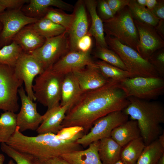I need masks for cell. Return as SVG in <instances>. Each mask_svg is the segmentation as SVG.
<instances>
[{
	"label": "cell",
	"mask_w": 164,
	"mask_h": 164,
	"mask_svg": "<svg viewBox=\"0 0 164 164\" xmlns=\"http://www.w3.org/2000/svg\"><path fill=\"white\" fill-rule=\"evenodd\" d=\"M129 103L118 81H111L100 88L83 93L67 111L62 127H80L86 134L97 120L113 112L123 111Z\"/></svg>",
	"instance_id": "cell-1"
},
{
	"label": "cell",
	"mask_w": 164,
	"mask_h": 164,
	"mask_svg": "<svg viewBox=\"0 0 164 164\" xmlns=\"http://www.w3.org/2000/svg\"><path fill=\"white\" fill-rule=\"evenodd\" d=\"M84 134L81 132L69 139L62 140L52 133L28 136L23 134L17 126L16 130L6 143L12 147L29 154L42 162L75 151L83 149L77 140Z\"/></svg>",
	"instance_id": "cell-2"
},
{
	"label": "cell",
	"mask_w": 164,
	"mask_h": 164,
	"mask_svg": "<svg viewBox=\"0 0 164 164\" xmlns=\"http://www.w3.org/2000/svg\"><path fill=\"white\" fill-rule=\"evenodd\" d=\"M127 98L129 103L123 111L131 119L137 121L141 137L147 145L163 132L161 125L164 123V107L158 101Z\"/></svg>",
	"instance_id": "cell-3"
},
{
	"label": "cell",
	"mask_w": 164,
	"mask_h": 164,
	"mask_svg": "<svg viewBox=\"0 0 164 164\" xmlns=\"http://www.w3.org/2000/svg\"><path fill=\"white\" fill-rule=\"evenodd\" d=\"M103 22L106 36L116 38L137 51L139 41L138 32L128 6L113 18Z\"/></svg>",
	"instance_id": "cell-4"
},
{
	"label": "cell",
	"mask_w": 164,
	"mask_h": 164,
	"mask_svg": "<svg viewBox=\"0 0 164 164\" xmlns=\"http://www.w3.org/2000/svg\"><path fill=\"white\" fill-rule=\"evenodd\" d=\"M105 38L108 47L118 55L127 70L134 77H160L148 60L136 50L113 37L106 36Z\"/></svg>",
	"instance_id": "cell-5"
},
{
	"label": "cell",
	"mask_w": 164,
	"mask_h": 164,
	"mask_svg": "<svg viewBox=\"0 0 164 164\" xmlns=\"http://www.w3.org/2000/svg\"><path fill=\"white\" fill-rule=\"evenodd\" d=\"M63 77L50 67L35 80L32 90L36 101L47 107V110L60 104Z\"/></svg>",
	"instance_id": "cell-6"
},
{
	"label": "cell",
	"mask_w": 164,
	"mask_h": 164,
	"mask_svg": "<svg viewBox=\"0 0 164 164\" xmlns=\"http://www.w3.org/2000/svg\"><path fill=\"white\" fill-rule=\"evenodd\" d=\"M118 84L127 98L151 101L162 95L164 91V80L160 77H128L119 81Z\"/></svg>",
	"instance_id": "cell-7"
},
{
	"label": "cell",
	"mask_w": 164,
	"mask_h": 164,
	"mask_svg": "<svg viewBox=\"0 0 164 164\" xmlns=\"http://www.w3.org/2000/svg\"><path fill=\"white\" fill-rule=\"evenodd\" d=\"M23 83L13 67L0 64V110L18 111V91Z\"/></svg>",
	"instance_id": "cell-8"
},
{
	"label": "cell",
	"mask_w": 164,
	"mask_h": 164,
	"mask_svg": "<svg viewBox=\"0 0 164 164\" xmlns=\"http://www.w3.org/2000/svg\"><path fill=\"white\" fill-rule=\"evenodd\" d=\"M128 117L123 111L110 113L95 121L90 131L78 139L77 142L86 147L94 142L110 137L113 130L128 121Z\"/></svg>",
	"instance_id": "cell-9"
},
{
	"label": "cell",
	"mask_w": 164,
	"mask_h": 164,
	"mask_svg": "<svg viewBox=\"0 0 164 164\" xmlns=\"http://www.w3.org/2000/svg\"><path fill=\"white\" fill-rule=\"evenodd\" d=\"M70 51L68 33L46 39L43 44L31 53L42 63L44 69L51 67L61 57Z\"/></svg>",
	"instance_id": "cell-10"
},
{
	"label": "cell",
	"mask_w": 164,
	"mask_h": 164,
	"mask_svg": "<svg viewBox=\"0 0 164 164\" xmlns=\"http://www.w3.org/2000/svg\"><path fill=\"white\" fill-rule=\"evenodd\" d=\"M39 18L29 17L21 10L7 9L0 12L2 26L0 32V48L9 44L14 36L24 27L36 22Z\"/></svg>",
	"instance_id": "cell-11"
},
{
	"label": "cell",
	"mask_w": 164,
	"mask_h": 164,
	"mask_svg": "<svg viewBox=\"0 0 164 164\" xmlns=\"http://www.w3.org/2000/svg\"><path fill=\"white\" fill-rule=\"evenodd\" d=\"M15 73L24 83L27 95L36 101L32 90L35 77L45 71L40 62L32 54L23 52L13 67Z\"/></svg>",
	"instance_id": "cell-12"
},
{
	"label": "cell",
	"mask_w": 164,
	"mask_h": 164,
	"mask_svg": "<svg viewBox=\"0 0 164 164\" xmlns=\"http://www.w3.org/2000/svg\"><path fill=\"white\" fill-rule=\"evenodd\" d=\"M134 21L139 37L137 51L148 60L154 53L164 48V39L154 27L134 19Z\"/></svg>",
	"instance_id": "cell-13"
},
{
	"label": "cell",
	"mask_w": 164,
	"mask_h": 164,
	"mask_svg": "<svg viewBox=\"0 0 164 164\" xmlns=\"http://www.w3.org/2000/svg\"><path fill=\"white\" fill-rule=\"evenodd\" d=\"M18 93L21 106L17 114V126L22 132L27 130H36L42 121V115L37 111L36 103L27 95L22 86L19 88Z\"/></svg>",
	"instance_id": "cell-14"
},
{
	"label": "cell",
	"mask_w": 164,
	"mask_h": 164,
	"mask_svg": "<svg viewBox=\"0 0 164 164\" xmlns=\"http://www.w3.org/2000/svg\"><path fill=\"white\" fill-rule=\"evenodd\" d=\"M90 52L78 50L70 51L62 56L51 67L54 71L62 75L83 69L88 66H95Z\"/></svg>",
	"instance_id": "cell-15"
},
{
	"label": "cell",
	"mask_w": 164,
	"mask_h": 164,
	"mask_svg": "<svg viewBox=\"0 0 164 164\" xmlns=\"http://www.w3.org/2000/svg\"><path fill=\"white\" fill-rule=\"evenodd\" d=\"M86 9L84 1H78L73 13V19L68 32L70 51H76L77 42L88 33V22Z\"/></svg>",
	"instance_id": "cell-16"
},
{
	"label": "cell",
	"mask_w": 164,
	"mask_h": 164,
	"mask_svg": "<svg viewBox=\"0 0 164 164\" xmlns=\"http://www.w3.org/2000/svg\"><path fill=\"white\" fill-rule=\"evenodd\" d=\"M73 73L82 93L100 88L111 81L102 75L97 66L87 67Z\"/></svg>",
	"instance_id": "cell-17"
},
{
	"label": "cell",
	"mask_w": 164,
	"mask_h": 164,
	"mask_svg": "<svg viewBox=\"0 0 164 164\" xmlns=\"http://www.w3.org/2000/svg\"><path fill=\"white\" fill-rule=\"evenodd\" d=\"M69 108V105L60 104L47 110L42 115V122L36 130L38 134L50 133L56 134L63 128L62 122Z\"/></svg>",
	"instance_id": "cell-18"
},
{
	"label": "cell",
	"mask_w": 164,
	"mask_h": 164,
	"mask_svg": "<svg viewBox=\"0 0 164 164\" xmlns=\"http://www.w3.org/2000/svg\"><path fill=\"white\" fill-rule=\"evenodd\" d=\"M51 6L67 11L73 8L72 5L61 0H31L21 10L28 16L40 19L44 17Z\"/></svg>",
	"instance_id": "cell-19"
},
{
	"label": "cell",
	"mask_w": 164,
	"mask_h": 164,
	"mask_svg": "<svg viewBox=\"0 0 164 164\" xmlns=\"http://www.w3.org/2000/svg\"><path fill=\"white\" fill-rule=\"evenodd\" d=\"M84 2L91 20V25L87 33L94 37L97 47L108 48L104 36L103 22L97 11V1L85 0Z\"/></svg>",
	"instance_id": "cell-20"
},
{
	"label": "cell",
	"mask_w": 164,
	"mask_h": 164,
	"mask_svg": "<svg viewBox=\"0 0 164 164\" xmlns=\"http://www.w3.org/2000/svg\"><path fill=\"white\" fill-rule=\"evenodd\" d=\"M99 141L94 142L84 150L71 152L60 157L69 164H103L98 152Z\"/></svg>",
	"instance_id": "cell-21"
},
{
	"label": "cell",
	"mask_w": 164,
	"mask_h": 164,
	"mask_svg": "<svg viewBox=\"0 0 164 164\" xmlns=\"http://www.w3.org/2000/svg\"><path fill=\"white\" fill-rule=\"evenodd\" d=\"M46 39L28 25L22 28L13 37L24 52L31 53L44 43Z\"/></svg>",
	"instance_id": "cell-22"
},
{
	"label": "cell",
	"mask_w": 164,
	"mask_h": 164,
	"mask_svg": "<svg viewBox=\"0 0 164 164\" xmlns=\"http://www.w3.org/2000/svg\"><path fill=\"white\" fill-rule=\"evenodd\" d=\"M82 93L73 73L63 76L61 87L60 105H69L70 108L77 101Z\"/></svg>",
	"instance_id": "cell-23"
},
{
	"label": "cell",
	"mask_w": 164,
	"mask_h": 164,
	"mask_svg": "<svg viewBox=\"0 0 164 164\" xmlns=\"http://www.w3.org/2000/svg\"><path fill=\"white\" fill-rule=\"evenodd\" d=\"M141 137L137 122L131 119L118 125L112 131L111 137L122 147Z\"/></svg>",
	"instance_id": "cell-24"
},
{
	"label": "cell",
	"mask_w": 164,
	"mask_h": 164,
	"mask_svg": "<svg viewBox=\"0 0 164 164\" xmlns=\"http://www.w3.org/2000/svg\"><path fill=\"white\" fill-rule=\"evenodd\" d=\"M122 148L111 137L99 141L98 152L103 164H114L120 159Z\"/></svg>",
	"instance_id": "cell-25"
},
{
	"label": "cell",
	"mask_w": 164,
	"mask_h": 164,
	"mask_svg": "<svg viewBox=\"0 0 164 164\" xmlns=\"http://www.w3.org/2000/svg\"><path fill=\"white\" fill-rule=\"evenodd\" d=\"M28 26L46 39L60 35L67 31L63 27L44 17Z\"/></svg>",
	"instance_id": "cell-26"
},
{
	"label": "cell",
	"mask_w": 164,
	"mask_h": 164,
	"mask_svg": "<svg viewBox=\"0 0 164 164\" xmlns=\"http://www.w3.org/2000/svg\"><path fill=\"white\" fill-rule=\"evenodd\" d=\"M145 146L141 137L132 140L122 148L120 159L128 164H135Z\"/></svg>",
	"instance_id": "cell-27"
},
{
	"label": "cell",
	"mask_w": 164,
	"mask_h": 164,
	"mask_svg": "<svg viewBox=\"0 0 164 164\" xmlns=\"http://www.w3.org/2000/svg\"><path fill=\"white\" fill-rule=\"evenodd\" d=\"M17 114L5 111L0 116V143H6L14 133L17 127Z\"/></svg>",
	"instance_id": "cell-28"
},
{
	"label": "cell",
	"mask_w": 164,
	"mask_h": 164,
	"mask_svg": "<svg viewBox=\"0 0 164 164\" xmlns=\"http://www.w3.org/2000/svg\"><path fill=\"white\" fill-rule=\"evenodd\" d=\"M164 155V147L158 139L145 146L135 164H155Z\"/></svg>",
	"instance_id": "cell-29"
},
{
	"label": "cell",
	"mask_w": 164,
	"mask_h": 164,
	"mask_svg": "<svg viewBox=\"0 0 164 164\" xmlns=\"http://www.w3.org/2000/svg\"><path fill=\"white\" fill-rule=\"evenodd\" d=\"M128 6L134 19L154 27L157 24L159 19L146 7L139 5L136 0H130Z\"/></svg>",
	"instance_id": "cell-30"
},
{
	"label": "cell",
	"mask_w": 164,
	"mask_h": 164,
	"mask_svg": "<svg viewBox=\"0 0 164 164\" xmlns=\"http://www.w3.org/2000/svg\"><path fill=\"white\" fill-rule=\"evenodd\" d=\"M23 52L20 46L12 41L0 49V64L13 68Z\"/></svg>",
	"instance_id": "cell-31"
},
{
	"label": "cell",
	"mask_w": 164,
	"mask_h": 164,
	"mask_svg": "<svg viewBox=\"0 0 164 164\" xmlns=\"http://www.w3.org/2000/svg\"><path fill=\"white\" fill-rule=\"evenodd\" d=\"M102 75L106 79L114 81H119L125 78L134 77L127 70L99 60L95 62Z\"/></svg>",
	"instance_id": "cell-32"
},
{
	"label": "cell",
	"mask_w": 164,
	"mask_h": 164,
	"mask_svg": "<svg viewBox=\"0 0 164 164\" xmlns=\"http://www.w3.org/2000/svg\"><path fill=\"white\" fill-rule=\"evenodd\" d=\"M2 151L15 161L16 164H43V162L29 154L18 150L5 143H1Z\"/></svg>",
	"instance_id": "cell-33"
},
{
	"label": "cell",
	"mask_w": 164,
	"mask_h": 164,
	"mask_svg": "<svg viewBox=\"0 0 164 164\" xmlns=\"http://www.w3.org/2000/svg\"><path fill=\"white\" fill-rule=\"evenodd\" d=\"M43 17L63 27L68 32L73 19L74 14H67L61 10L50 8Z\"/></svg>",
	"instance_id": "cell-34"
},
{
	"label": "cell",
	"mask_w": 164,
	"mask_h": 164,
	"mask_svg": "<svg viewBox=\"0 0 164 164\" xmlns=\"http://www.w3.org/2000/svg\"><path fill=\"white\" fill-rule=\"evenodd\" d=\"M96 47L94 52L95 57L110 65L127 70L121 59L114 51L107 48L97 46Z\"/></svg>",
	"instance_id": "cell-35"
},
{
	"label": "cell",
	"mask_w": 164,
	"mask_h": 164,
	"mask_svg": "<svg viewBox=\"0 0 164 164\" xmlns=\"http://www.w3.org/2000/svg\"><path fill=\"white\" fill-rule=\"evenodd\" d=\"M155 69L159 76L164 77V48L154 53L148 60Z\"/></svg>",
	"instance_id": "cell-36"
},
{
	"label": "cell",
	"mask_w": 164,
	"mask_h": 164,
	"mask_svg": "<svg viewBox=\"0 0 164 164\" xmlns=\"http://www.w3.org/2000/svg\"><path fill=\"white\" fill-rule=\"evenodd\" d=\"M81 132H84L83 129L80 127H63L56 135L58 138L62 140H67L71 138Z\"/></svg>",
	"instance_id": "cell-37"
},
{
	"label": "cell",
	"mask_w": 164,
	"mask_h": 164,
	"mask_svg": "<svg viewBox=\"0 0 164 164\" xmlns=\"http://www.w3.org/2000/svg\"><path fill=\"white\" fill-rule=\"evenodd\" d=\"M98 15L102 21L107 20L113 18V15L106 0L97 1V7Z\"/></svg>",
	"instance_id": "cell-38"
},
{
	"label": "cell",
	"mask_w": 164,
	"mask_h": 164,
	"mask_svg": "<svg viewBox=\"0 0 164 164\" xmlns=\"http://www.w3.org/2000/svg\"><path fill=\"white\" fill-rule=\"evenodd\" d=\"M92 42L91 36L88 33L77 42L76 50L83 53L90 52L92 46Z\"/></svg>",
	"instance_id": "cell-39"
},
{
	"label": "cell",
	"mask_w": 164,
	"mask_h": 164,
	"mask_svg": "<svg viewBox=\"0 0 164 164\" xmlns=\"http://www.w3.org/2000/svg\"><path fill=\"white\" fill-rule=\"evenodd\" d=\"M114 15L117 13L128 6L130 0H106Z\"/></svg>",
	"instance_id": "cell-40"
},
{
	"label": "cell",
	"mask_w": 164,
	"mask_h": 164,
	"mask_svg": "<svg viewBox=\"0 0 164 164\" xmlns=\"http://www.w3.org/2000/svg\"><path fill=\"white\" fill-rule=\"evenodd\" d=\"M29 1L26 0H0V5L7 9L21 10L24 4Z\"/></svg>",
	"instance_id": "cell-41"
},
{
	"label": "cell",
	"mask_w": 164,
	"mask_h": 164,
	"mask_svg": "<svg viewBox=\"0 0 164 164\" xmlns=\"http://www.w3.org/2000/svg\"><path fill=\"white\" fill-rule=\"evenodd\" d=\"M151 12L159 20H164V0H158L157 4Z\"/></svg>",
	"instance_id": "cell-42"
},
{
	"label": "cell",
	"mask_w": 164,
	"mask_h": 164,
	"mask_svg": "<svg viewBox=\"0 0 164 164\" xmlns=\"http://www.w3.org/2000/svg\"><path fill=\"white\" fill-rule=\"evenodd\" d=\"M43 164H69L61 157L51 159L43 162Z\"/></svg>",
	"instance_id": "cell-43"
},
{
	"label": "cell",
	"mask_w": 164,
	"mask_h": 164,
	"mask_svg": "<svg viewBox=\"0 0 164 164\" xmlns=\"http://www.w3.org/2000/svg\"><path fill=\"white\" fill-rule=\"evenodd\" d=\"M158 34L164 39V20H159L157 25L154 27Z\"/></svg>",
	"instance_id": "cell-44"
},
{
	"label": "cell",
	"mask_w": 164,
	"mask_h": 164,
	"mask_svg": "<svg viewBox=\"0 0 164 164\" xmlns=\"http://www.w3.org/2000/svg\"><path fill=\"white\" fill-rule=\"evenodd\" d=\"M158 2V0H146V7L151 11Z\"/></svg>",
	"instance_id": "cell-45"
},
{
	"label": "cell",
	"mask_w": 164,
	"mask_h": 164,
	"mask_svg": "<svg viewBox=\"0 0 164 164\" xmlns=\"http://www.w3.org/2000/svg\"><path fill=\"white\" fill-rule=\"evenodd\" d=\"M158 140L161 145L164 147V133L162 132L158 137Z\"/></svg>",
	"instance_id": "cell-46"
},
{
	"label": "cell",
	"mask_w": 164,
	"mask_h": 164,
	"mask_svg": "<svg viewBox=\"0 0 164 164\" xmlns=\"http://www.w3.org/2000/svg\"><path fill=\"white\" fill-rule=\"evenodd\" d=\"M137 3L140 6L146 7V0H136Z\"/></svg>",
	"instance_id": "cell-47"
},
{
	"label": "cell",
	"mask_w": 164,
	"mask_h": 164,
	"mask_svg": "<svg viewBox=\"0 0 164 164\" xmlns=\"http://www.w3.org/2000/svg\"><path fill=\"white\" fill-rule=\"evenodd\" d=\"M155 164H164V155H163Z\"/></svg>",
	"instance_id": "cell-48"
},
{
	"label": "cell",
	"mask_w": 164,
	"mask_h": 164,
	"mask_svg": "<svg viewBox=\"0 0 164 164\" xmlns=\"http://www.w3.org/2000/svg\"><path fill=\"white\" fill-rule=\"evenodd\" d=\"M5 157L2 154L0 153V164H4Z\"/></svg>",
	"instance_id": "cell-49"
},
{
	"label": "cell",
	"mask_w": 164,
	"mask_h": 164,
	"mask_svg": "<svg viewBox=\"0 0 164 164\" xmlns=\"http://www.w3.org/2000/svg\"><path fill=\"white\" fill-rule=\"evenodd\" d=\"M114 164H128L123 162L120 159H119Z\"/></svg>",
	"instance_id": "cell-50"
},
{
	"label": "cell",
	"mask_w": 164,
	"mask_h": 164,
	"mask_svg": "<svg viewBox=\"0 0 164 164\" xmlns=\"http://www.w3.org/2000/svg\"><path fill=\"white\" fill-rule=\"evenodd\" d=\"M5 9V8L0 5V12L4 11Z\"/></svg>",
	"instance_id": "cell-51"
},
{
	"label": "cell",
	"mask_w": 164,
	"mask_h": 164,
	"mask_svg": "<svg viewBox=\"0 0 164 164\" xmlns=\"http://www.w3.org/2000/svg\"><path fill=\"white\" fill-rule=\"evenodd\" d=\"M8 164H16L12 160H10L8 162Z\"/></svg>",
	"instance_id": "cell-52"
},
{
	"label": "cell",
	"mask_w": 164,
	"mask_h": 164,
	"mask_svg": "<svg viewBox=\"0 0 164 164\" xmlns=\"http://www.w3.org/2000/svg\"><path fill=\"white\" fill-rule=\"evenodd\" d=\"M2 26L1 23L0 22V32L2 29Z\"/></svg>",
	"instance_id": "cell-53"
}]
</instances>
